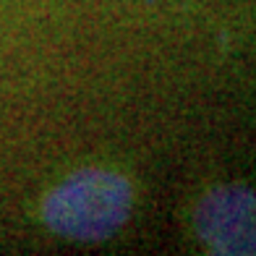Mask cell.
Listing matches in <instances>:
<instances>
[{
  "label": "cell",
  "mask_w": 256,
  "mask_h": 256,
  "mask_svg": "<svg viewBox=\"0 0 256 256\" xmlns=\"http://www.w3.org/2000/svg\"><path fill=\"white\" fill-rule=\"evenodd\" d=\"M134 183L110 168H81L42 199V222L76 243H102L120 232L134 212Z\"/></svg>",
  "instance_id": "obj_1"
},
{
  "label": "cell",
  "mask_w": 256,
  "mask_h": 256,
  "mask_svg": "<svg viewBox=\"0 0 256 256\" xmlns=\"http://www.w3.org/2000/svg\"><path fill=\"white\" fill-rule=\"evenodd\" d=\"M196 238L217 256H256V194L248 186L209 188L194 209Z\"/></svg>",
  "instance_id": "obj_2"
}]
</instances>
